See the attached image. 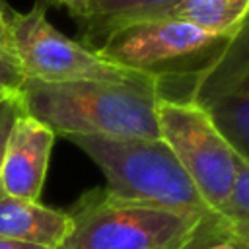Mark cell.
Wrapping results in <instances>:
<instances>
[{"mask_svg":"<svg viewBox=\"0 0 249 249\" xmlns=\"http://www.w3.org/2000/svg\"><path fill=\"white\" fill-rule=\"evenodd\" d=\"M193 249H235V247H233V243H230L228 239H222V241L208 243V245H202V247H193Z\"/></svg>","mask_w":249,"mask_h":249,"instance_id":"18","label":"cell"},{"mask_svg":"<svg viewBox=\"0 0 249 249\" xmlns=\"http://www.w3.org/2000/svg\"><path fill=\"white\" fill-rule=\"evenodd\" d=\"M68 216L58 249H193L226 239L222 218L124 200L107 189L86 193Z\"/></svg>","mask_w":249,"mask_h":249,"instance_id":"2","label":"cell"},{"mask_svg":"<svg viewBox=\"0 0 249 249\" xmlns=\"http://www.w3.org/2000/svg\"><path fill=\"white\" fill-rule=\"evenodd\" d=\"M224 237L233 243L235 249H249V228L245 226L224 224Z\"/></svg>","mask_w":249,"mask_h":249,"instance_id":"15","label":"cell"},{"mask_svg":"<svg viewBox=\"0 0 249 249\" xmlns=\"http://www.w3.org/2000/svg\"><path fill=\"white\" fill-rule=\"evenodd\" d=\"M177 2L179 0H86V14L80 19L84 25V45L95 49L109 31L132 21L169 18Z\"/></svg>","mask_w":249,"mask_h":249,"instance_id":"10","label":"cell"},{"mask_svg":"<svg viewBox=\"0 0 249 249\" xmlns=\"http://www.w3.org/2000/svg\"><path fill=\"white\" fill-rule=\"evenodd\" d=\"M0 249H49V247H41V245H31V243H23V241H14V239L0 237Z\"/></svg>","mask_w":249,"mask_h":249,"instance_id":"17","label":"cell"},{"mask_svg":"<svg viewBox=\"0 0 249 249\" xmlns=\"http://www.w3.org/2000/svg\"><path fill=\"white\" fill-rule=\"evenodd\" d=\"M224 224H235L249 228V161H243L231 193L220 210Z\"/></svg>","mask_w":249,"mask_h":249,"instance_id":"12","label":"cell"},{"mask_svg":"<svg viewBox=\"0 0 249 249\" xmlns=\"http://www.w3.org/2000/svg\"><path fill=\"white\" fill-rule=\"evenodd\" d=\"M54 136L56 134L35 117L27 113L18 117L2 163L4 195L23 200H39Z\"/></svg>","mask_w":249,"mask_h":249,"instance_id":"8","label":"cell"},{"mask_svg":"<svg viewBox=\"0 0 249 249\" xmlns=\"http://www.w3.org/2000/svg\"><path fill=\"white\" fill-rule=\"evenodd\" d=\"M23 101L21 95H10L0 99V198L4 196V189H2V163H4V156H6V146H8V138L12 134V128L18 121L19 115H23Z\"/></svg>","mask_w":249,"mask_h":249,"instance_id":"14","label":"cell"},{"mask_svg":"<svg viewBox=\"0 0 249 249\" xmlns=\"http://www.w3.org/2000/svg\"><path fill=\"white\" fill-rule=\"evenodd\" d=\"M25 82L23 68L6 43V39H0V99L16 95L21 91Z\"/></svg>","mask_w":249,"mask_h":249,"instance_id":"13","label":"cell"},{"mask_svg":"<svg viewBox=\"0 0 249 249\" xmlns=\"http://www.w3.org/2000/svg\"><path fill=\"white\" fill-rule=\"evenodd\" d=\"M45 2L54 4V6H60V8H66L78 21L86 14V0H45Z\"/></svg>","mask_w":249,"mask_h":249,"instance_id":"16","label":"cell"},{"mask_svg":"<svg viewBox=\"0 0 249 249\" xmlns=\"http://www.w3.org/2000/svg\"><path fill=\"white\" fill-rule=\"evenodd\" d=\"M6 43L18 56L25 80L39 82H119L156 88V82L136 70L101 56L95 49L60 33L35 4L29 12L4 10Z\"/></svg>","mask_w":249,"mask_h":249,"instance_id":"5","label":"cell"},{"mask_svg":"<svg viewBox=\"0 0 249 249\" xmlns=\"http://www.w3.org/2000/svg\"><path fill=\"white\" fill-rule=\"evenodd\" d=\"M23 109L54 134L160 138L156 123L158 91L119 82H39L25 80Z\"/></svg>","mask_w":249,"mask_h":249,"instance_id":"1","label":"cell"},{"mask_svg":"<svg viewBox=\"0 0 249 249\" xmlns=\"http://www.w3.org/2000/svg\"><path fill=\"white\" fill-rule=\"evenodd\" d=\"M68 231L70 216L64 210L10 195L0 198V237L58 249Z\"/></svg>","mask_w":249,"mask_h":249,"instance_id":"9","label":"cell"},{"mask_svg":"<svg viewBox=\"0 0 249 249\" xmlns=\"http://www.w3.org/2000/svg\"><path fill=\"white\" fill-rule=\"evenodd\" d=\"M107 179V191L113 196L144 202L175 212L216 216L181 167L173 152L160 138H111V136H66Z\"/></svg>","mask_w":249,"mask_h":249,"instance_id":"4","label":"cell"},{"mask_svg":"<svg viewBox=\"0 0 249 249\" xmlns=\"http://www.w3.org/2000/svg\"><path fill=\"white\" fill-rule=\"evenodd\" d=\"M169 18L214 35H235L249 18V0H179Z\"/></svg>","mask_w":249,"mask_h":249,"instance_id":"11","label":"cell"},{"mask_svg":"<svg viewBox=\"0 0 249 249\" xmlns=\"http://www.w3.org/2000/svg\"><path fill=\"white\" fill-rule=\"evenodd\" d=\"M4 4L0 0V39H6V18H4Z\"/></svg>","mask_w":249,"mask_h":249,"instance_id":"19","label":"cell"},{"mask_svg":"<svg viewBox=\"0 0 249 249\" xmlns=\"http://www.w3.org/2000/svg\"><path fill=\"white\" fill-rule=\"evenodd\" d=\"M156 123L160 140L173 152L206 206L220 216L245 160L195 101L158 99Z\"/></svg>","mask_w":249,"mask_h":249,"instance_id":"6","label":"cell"},{"mask_svg":"<svg viewBox=\"0 0 249 249\" xmlns=\"http://www.w3.org/2000/svg\"><path fill=\"white\" fill-rule=\"evenodd\" d=\"M191 101L206 109L228 142L249 161V18L218 64L196 84Z\"/></svg>","mask_w":249,"mask_h":249,"instance_id":"7","label":"cell"},{"mask_svg":"<svg viewBox=\"0 0 249 249\" xmlns=\"http://www.w3.org/2000/svg\"><path fill=\"white\" fill-rule=\"evenodd\" d=\"M231 39L233 35H214L183 19L158 18L109 31L95 51L152 78L160 99L191 101L196 84L218 64Z\"/></svg>","mask_w":249,"mask_h":249,"instance_id":"3","label":"cell"}]
</instances>
